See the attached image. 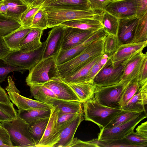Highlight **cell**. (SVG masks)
<instances>
[{
  "instance_id": "cell-37",
  "label": "cell",
  "mask_w": 147,
  "mask_h": 147,
  "mask_svg": "<svg viewBox=\"0 0 147 147\" xmlns=\"http://www.w3.org/2000/svg\"><path fill=\"white\" fill-rule=\"evenodd\" d=\"M140 113L122 109L120 113L104 128H112L124 123L132 119Z\"/></svg>"
},
{
  "instance_id": "cell-46",
  "label": "cell",
  "mask_w": 147,
  "mask_h": 147,
  "mask_svg": "<svg viewBox=\"0 0 147 147\" xmlns=\"http://www.w3.org/2000/svg\"><path fill=\"white\" fill-rule=\"evenodd\" d=\"M0 147H13L8 132L1 125L0 126Z\"/></svg>"
},
{
  "instance_id": "cell-58",
  "label": "cell",
  "mask_w": 147,
  "mask_h": 147,
  "mask_svg": "<svg viewBox=\"0 0 147 147\" xmlns=\"http://www.w3.org/2000/svg\"><path fill=\"white\" fill-rule=\"evenodd\" d=\"M1 125V123L0 122V126Z\"/></svg>"
},
{
  "instance_id": "cell-9",
  "label": "cell",
  "mask_w": 147,
  "mask_h": 147,
  "mask_svg": "<svg viewBox=\"0 0 147 147\" xmlns=\"http://www.w3.org/2000/svg\"><path fill=\"white\" fill-rule=\"evenodd\" d=\"M126 61L119 65H115L110 57L106 64L94 78L93 81L98 87L113 85L121 81V77Z\"/></svg>"
},
{
  "instance_id": "cell-54",
  "label": "cell",
  "mask_w": 147,
  "mask_h": 147,
  "mask_svg": "<svg viewBox=\"0 0 147 147\" xmlns=\"http://www.w3.org/2000/svg\"><path fill=\"white\" fill-rule=\"evenodd\" d=\"M0 102L8 104L11 102L5 91L0 85Z\"/></svg>"
},
{
  "instance_id": "cell-39",
  "label": "cell",
  "mask_w": 147,
  "mask_h": 147,
  "mask_svg": "<svg viewBox=\"0 0 147 147\" xmlns=\"http://www.w3.org/2000/svg\"><path fill=\"white\" fill-rule=\"evenodd\" d=\"M48 15L44 9L40 8L35 14L33 18L31 28H36L44 30L47 28Z\"/></svg>"
},
{
  "instance_id": "cell-4",
  "label": "cell",
  "mask_w": 147,
  "mask_h": 147,
  "mask_svg": "<svg viewBox=\"0 0 147 147\" xmlns=\"http://www.w3.org/2000/svg\"><path fill=\"white\" fill-rule=\"evenodd\" d=\"M1 125L8 132L13 147H36L29 131L30 125L18 116L14 119L1 123Z\"/></svg>"
},
{
  "instance_id": "cell-14",
  "label": "cell",
  "mask_w": 147,
  "mask_h": 147,
  "mask_svg": "<svg viewBox=\"0 0 147 147\" xmlns=\"http://www.w3.org/2000/svg\"><path fill=\"white\" fill-rule=\"evenodd\" d=\"M147 45V41L120 45L116 51L109 57L113 64L120 65L142 51Z\"/></svg>"
},
{
  "instance_id": "cell-33",
  "label": "cell",
  "mask_w": 147,
  "mask_h": 147,
  "mask_svg": "<svg viewBox=\"0 0 147 147\" xmlns=\"http://www.w3.org/2000/svg\"><path fill=\"white\" fill-rule=\"evenodd\" d=\"M102 55L93 59L70 76L63 79L68 84L86 81V78L92 67Z\"/></svg>"
},
{
  "instance_id": "cell-3",
  "label": "cell",
  "mask_w": 147,
  "mask_h": 147,
  "mask_svg": "<svg viewBox=\"0 0 147 147\" xmlns=\"http://www.w3.org/2000/svg\"><path fill=\"white\" fill-rule=\"evenodd\" d=\"M59 76L55 57H51L42 59L33 66L29 70L25 81L27 85L31 87L43 84Z\"/></svg>"
},
{
  "instance_id": "cell-38",
  "label": "cell",
  "mask_w": 147,
  "mask_h": 147,
  "mask_svg": "<svg viewBox=\"0 0 147 147\" xmlns=\"http://www.w3.org/2000/svg\"><path fill=\"white\" fill-rule=\"evenodd\" d=\"M18 116V113L12 103L5 104L0 102V123L14 119Z\"/></svg>"
},
{
  "instance_id": "cell-55",
  "label": "cell",
  "mask_w": 147,
  "mask_h": 147,
  "mask_svg": "<svg viewBox=\"0 0 147 147\" xmlns=\"http://www.w3.org/2000/svg\"><path fill=\"white\" fill-rule=\"evenodd\" d=\"M30 7L40 6L44 2L50 0H22Z\"/></svg>"
},
{
  "instance_id": "cell-7",
  "label": "cell",
  "mask_w": 147,
  "mask_h": 147,
  "mask_svg": "<svg viewBox=\"0 0 147 147\" xmlns=\"http://www.w3.org/2000/svg\"><path fill=\"white\" fill-rule=\"evenodd\" d=\"M130 82L121 81L113 85L100 87L96 86L94 98L98 103L103 105L121 108L119 106V103L126 86Z\"/></svg>"
},
{
  "instance_id": "cell-32",
  "label": "cell",
  "mask_w": 147,
  "mask_h": 147,
  "mask_svg": "<svg viewBox=\"0 0 147 147\" xmlns=\"http://www.w3.org/2000/svg\"><path fill=\"white\" fill-rule=\"evenodd\" d=\"M32 95L37 100L48 104L52 98H57L55 94L43 84L35 85L30 87ZM49 105V104H48Z\"/></svg>"
},
{
  "instance_id": "cell-11",
  "label": "cell",
  "mask_w": 147,
  "mask_h": 147,
  "mask_svg": "<svg viewBox=\"0 0 147 147\" xmlns=\"http://www.w3.org/2000/svg\"><path fill=\"white\" fill-rule=\"evenodd\" d=\"M59 111L57 106L51 109L49 120L43 135L36 147H53L59 141L62 130L57 127V120Z\"/></svg>"
},
{
  "instance_id": "cell-5",
  "label": "cell",
  "mask_w": 147,
  "mask_h": 147,
  "mask_svg": "<svg viewBox=\"0 0 147 147\" xmlns=\"http://www.w3.org/2000/svg\"><path fill=\"white\" fill-rule=\"evenodd\" d=\"M46 40L37 49L28 52L19 50L11 51L2 59L14 66L29 71L42 59Z\"/></svg>"
},
{
  "instance_id": "cell-17",
  "label": "cell",
  "mask_w": 147,
  "mask_h": 147,
  "mask_svg": "<svg viewBox=\"0 0 147 147\" xmlns=\"http://www.w3.org/2000/svg\"><path fill=\"white\" fill-rule=\"evenodd\" d=\"M43 84L52 91L57 98L80 102L69 84L59 76L53 78Z\"/></svg>"
},
{
  "instance_id": "cell-24",
  "label": "cell",
  "mask_w": 147,
  "mask_h": 147,
  "mask_svg": "<svg viewBox=\"0 0 147 147\" xmlns=\"http://www.w3.org/2000/svg\"><path fill=\"white\" fill-rule=\"evenodd\" d=\"M43 30L32 28L20 44L19 51L23 52H28L36 50L40 47L42 42L41 38Z\"/></svg>"
},
{
  "instance_id": "cell-6",
  "label": "cell",
  "mask_w": 147,
  "mask_h": 147,
  "mask_svg": "<svg viewBox=\"0 0 147 147\" xmlns=\"http://www.w3.org/2000/svg\"><path fill=\"white\" fill-rule=\"evenodd\" d=\"M48 15L47 28H52L66 21L85 18L100 20V13L93 10H53L46 11Z\"/></svg>"
},
{
  "instance_id": "cell-27",
  "label": "cell",
  "mask_w": 147,
  "mask_h": 147,
  "mask_svg": "<svg viewBox=\"0 0 147 147\" xmlns=\"http://www.w3.org/2000/svg\"><path fill=\"white\" fill-rule=\"evenodd\" d=\"M32 28H24L22 26L7 35L3 39L7 46L11 51L19 50L20 45Z\"/></svg>"
},
{
  "instance_id": "cell-16",
  "label": "cell",
  "mask_w": 147,
  "mask_h": 147,
  "mask_svg": "<svg viewBox=\"0 0 147 147\" xmlns=\"http://www.w3.org/2000/svg\"><path fill=\"white\" fill-rule=\"evenodd\" d=\"M40 7L45 11L53 10H92L88 0H50L44 2Z\"/></svg>"
},
{
  "instance_id": "cell-20",
  "label": "cell",
  "mask_w": 147,
  "mask_h": 147,
  "mask_svg": "<svg viewBox=\"0 0 147 147\" xmlns=\"http://www.w3.org/2000/svg\"><path fill=\"white\" fill-rule=\"evenodd\" d=\"M147 53L142 51L126 61L121 77V81L129 82L137 79Z\"/></svg>"
},
{
  "instance_id": "cell-18",
  "label": "cell",
  "mask_w": 147,
  "mask_h": 147,
  "mask_svg": "<svg viewBox=\"0 0 147 147\" xmlns=\"http://www.w3.org/2000/svg\"><path fill=\"white\" fill-rule=\"evenodd\" d=\"M64 27L60 25L55 26L48 32L42 55V59L56 57L61 49Z\"/></svg>"
},
{
  "instance_id": "cell-45",
  "label": "cell",
  "mask_w": 147,
  "mask_h": 147,
  "mask_svg": "<svg viewBox=\"0 0 147 147\" xmlns=\"http://www.w3.org/2000/svg\"><path fill=\"white\" fill-rule=\"evenodd\" d=\"M79 114L77 113H58L57 120L58 129L61 130L60 129L65 127Z\"/></svg>"
},
{
  "instance_id": "cell-15",
  "label": "cell",
  "mask_w": 147,
  "mask_h": 147,
  "mask_svg": "<svg viewBox=\"0 0 147 147\" xmlns=\"http://www.w3.org/2000/svg\"><path fill=\"white\" fill-rule=\"evenodd\" d=\"M94 32L73 27H64L61 50H66L82 43Z\"/></svg>"
},
{
  "instance_id": "cell-10",
  "label": "cell",
  "mask_w": 147,
  "mask_h": 147,
  "mask_svg": "<svg viewBox=\"0 0 147 147\" xmlns=\"http://www.w3.org/2000/svg\"><path fill=\"white\" fill-rule=\"evenodd\" d=\"M8 86L5 88L7 92L10 100L16 106L19 110H26L37 109L51 110L53 106L28 98L20 95L19 91L15 85L11 77L9 76L7 78Z\"/></svg>"
},
{
  "instance_id": "cell-31",
  "label": "cell",
  "mask_w": 147,
  "mask_h": 147,
  "mask_svg": "<svg viewBox=\"0 0 147 147\" xmlns=\"http://www.w3.org/2000/svg\"><path fill=\"white\" fill-rule=\"evenodd\" d=\"M100 20L105 32L109 34L117 36L119 19L105 10L100 13Z\"/></svg>"
},
{
  "instance_id": "cell-1",
  "label": "cell",
  "mask_w": 147,
  "mask_h": 147,
  "mask_svg": "<svg viewBox=\"0 0 147 147\" xmlns=\"http://www.w3.org/2000/svg\"><path fill=\"white\" fill-rule=\"evenodd\" d=\"M105 36L92 42L80 53L72 59L57 65L59 76L66 78L78 71L94 59L103 54Z\"/></svg>"
},
{
  "instance_id": "cell-42",
  "label": "cell",
  "mask_w": 147,
  "mask_h": 147,
  "mask_svg": "<svg viewBox=\"0 0 147 147\" xmlns=\"http://www.w3.org/2000/svg\"><path fill=\"white\" fill-rule=\"evenodd\" d=\"M24 68L11 65L0 58V83L4 81L9 74L14 71L23 73L26 71Z\"/></svg>"
},
{
  "instance_id": "cell-12",
  "label": "cell",
  "mask_w": 147,
  "mask_h": 147,
  "mask_svg": "<svg viewBox=\"0 0 147 147\" xmlns=\"http://www.w3.org/2000/svg\"><path fill=\"white\" fill-rule=\"evenodd\" d=\"M107 34L102 28L95 32L82 43L66 50H61L55 57L57 64H61L74 58L90 44L105 36Z\"/></svg>"
},
{
  "instance_id": "cell-41",
  "label": "cell",
  "mask_w": 147,
  "mask_h": 147,
  "mask_svg": "<svg viewBox=\"0 0 147 147\" xmlns=\"http://www.w3.org/2000/svg\"><path fill=\"white\" fill-rule=\"evenodd\" d=\"M119 45L117 36L107 34L104 40L103 53L110 57L116 51Z\"/></svg>"
},
{
  "instance_id": "cell-49",
  "label": "cell",
  "mask_w": 147,
  "mask_h": 147,
  "mask_svg": "<svg viewBox=\"0 0 147 147\" xmlns=\"http://www.w3.org/2000/svg\"><path fill=\"white\" fill-rule=\"evenodd\" d=\"M92 10L100 11L101 12L104 10L109 0H88Z\"/></svg>"
},
{
  "instance_id": "cell-47",
  "label": "cell",
  "mask_w": 147,
  "mask_h": 147,
  "mask_svg": "<svg viewBox=\"0 0 147 147\" xmlns=\"http://www.w3.org/2000/svg\"><path fill=\"white\" fill-rule=\"evenodd\" d=\"M96 139L91 140L83 141L78 139L77 138H74L69 147H98L96 142Z\"/></svg>"
},
{
  "instance_id": "cell-57",
  "label": "cell",
  "mask_w": 147,
  "mask_h": 147,
  "mask_svg": "<svg viewBox=\"0 0 147 147\" xmlns=\"http://www.w3.org/2000/svg\"><path fill=\"white\" fill-rule=\"evenodd\" d=\"M114 0H109V1H114Z\"/></svg>"
},
{
  "instance_id": "cell-51",
  "label": "cell",
  "mask_w": 147,
  "mask_h": 147,
  "mask_svg": "<svg viewBox=\"0 0 147 147\" xmlns=\"http://www.w3.org/2000/svg\"><path fill=\"white\" fill-rule=\"evenodd\" d=\"M147 12V0H137L136 16L138 18Z\"/></svg>"
},
{
  "instance_id": "cell-53",
  "label": "cell",
  "mask_w": 147,
  "mask_h": 147,
  "mask_svg": "<svg viewBox=\"0 0 147 147\" xmlns=\"http://www.w3.org/2000/svg\"><path fill=\"white\" fill-rule=\"evenodd\" d=\"M136 133L145 138H147V122L142 123L136 129Z\"/></svg>"
},
{
  "instance_id": "cell-48",
  "label": "cell",
  "mask_w": 147,
  "mask_h": 147,
  "mask_svg": "<svg viewBox=\"0 0 147 147\" xmlns=\"http://www.w3.org/2000/svg\"><path fill=\"white\" fill-rule=\"evenodd\" d=\"M137 80L140 87L147 83V57L144 60Z\"/></svg>"
},
{
  "instance_id": "cell-2",
  "label": "cell",
  "mask_w": 147,
  "mask_h": 147,
  "mask_svg": "<svg viewBox=\"0 0 147 147\" xmlns=\"http://www.w3.org/2000/svg\"><path fill=\"white\" fill-rule=\"evenodd\" d=\"M85 120L97 125L100 129L105 128L120 112V108L110 107L98 103L94 97L83 102Z\"/></svg>"
},
{
  "instance_id": "cell-19",
  "label": "cell",
  "mask_w": 147,
  "mask_h": 147,
  "mask_svg": "<svg viewBox=\"0 0 147 147\" xmlns=\"http://www.w3.org/2000/svg\"><path fill=\"white\" fill-rule=\"evenodd\" d=\"M139 19L136 16L119 19L117 37L119 45L132 42Z\"/></svg>"
},
{
  "instance_id": "cell-28",
  "label": "cell",
  "mask_w": 147,
  "mask_h": 147,
  "mask_svg": "<svg viewBox=\"0 0 147 147\" xmlns=\"http://www.w3.org/2000/svg\"><path fill=\"white\" fill-rule=\"evenodd\" d=\"M51 110L32 109L19 110L18 116L29 125L34 124L40 119L49 117Z\"/></svg>"
},
{
  "instance_id": "cell-29",
  "label": "cell",
  "mask_w": 147,
  "mask_h": 147,
  "mask_svg": "<svg viewBox=\"0 0 147 147\" xmlns=\"http://www.w3.org/2000/svg\"><path fill=\"white\" fill-rule=\"evenodd\" d=\"M0 3L5 5L7 9L6 15L20 21L22 14L29 7L22 0H1Z\"/></svg>"
},
{
  "instance_id": "cell-36",
  "label": "cell",
  "mask_w": 147,
  "mask_h": 147,
  "mask_svg": "<svg viewBox=\"0 0 147 147\" xmlns=\"http://www.w3.org/2000/svg\"><path fill=\"white\" fill-rule=\"evenodd\" d=\"M140 88L138 80L134 78L126 86L119 103L121 109L139 91Z\"/></svg>"
},
{
  "instance_id": "cell-21",
  "label": "cell",
  "mask_w": 147,
  "mask_h": 147,
  "mask_svg": "<svg viewBox=\"0 0 147 147\" xmlns=\"http://www.w3.org/2000/svg\"><path fill=\"white\" fill-rule=\"evenodd\" d=\"M84 113L79 114L62 129L60 139L53 147H69L75 132L81 123L84 119Z\"/></svg>"
},
{
  "instance_id": "cell-50",
  "label": "cell",
  "mask_w": 147,
  "mask_h": 147,
  "mask_svg": "<svg viewBox=\"0 0 147 147\" xmlns=\"http://www.w3.org/2000/svg\"><path fill=\"white\" fill-rule=\"evenodd\" d=\"M101 57L92 67L86 78V81H93L95 76L104 66L100 61Z\"/></svg>"
},
{
  "instance_id": "cell-13",
  "label": "cell",
  "mask_w": 147,
  "mask_h": 147,
  "mask_svg": "<svg viewBox=\"0 0 147 147\" xmlns=\"http://www.w3.org/2000/svg\"><path fill=\"white\" fill-rule=\"evenodd\" d=\"M137 0L109 1L105 10L118 19L136 16Z\"/></svg>"
},
{
  "instance_id": "cell-23",
  "label": "cell",
  "mask_w": 147,
  "mask_h": 147,
  "mask_svg": "<svg viewBox=\"0 0 147 147\" xmlns=\"http://www.w3.org/2000/svg\"><path fill=\"white\" fill-rule=\"evenodd\" d=\"M68 84L82 103L94 97L97 87L92 80Z\"/></svg>"
},
{
  "instance_id": "cell-44",
  "label": "cell",
  "mask_w": 147,
  "mask_h": 147,
  "mask_svg": "<svg viewBox=\"0 0 147 147\" xmlns=\"http://www.w3.org/2000/svg\"><path fill=\"white\" fill-rule=\"evenodd\" d=\"M124 138L130 143L138 147H147V138L138 134L134 131Z\"/></svg>"
},
{
  "instance_id": "cell-34",
  "label": "cell",
  "mask_w": 147,
  "mask_h": 147,
  "mask_svg": "<svg viewBox=\"0 0 147 147\" xmlns=\"http://www.w3.org/2000/svg\"><path fill=\"white\" fill-rule=\"evenodd\" d=\"M49 117L40 119L33 124L29 125V131L36 145L39 142L43 135Z\"/></svg>"
},
{
  "instance_id": "cell-56",
  "label": "cell",
  "mask_w": 147,
  "mask_h": 147,
  "mask_svg": "<svg viewBox=\"0 0 147 147\" xmlns=\"http://www.w3.org/2000/svg\"><path fill=\"white\" fill-rule=\"evenodd\" d=\"M7 9L5 5L2 3H0V13L6 15Z\"/></svg>"
},
{
  "instance_id": "cell-43",
  "label": "cell",
  "mask_w": 147,
  "mask_h": 147,
  "mask_svg": "<svg viewBox=\"0 0 147 147\" xmlns=\"http://www.w3.org/2000/svg\"><path fill=\"white\" fill-rule=\"evenodd\" d=\"M40 6L29 7L22 14L20 18L22 26L24 28L30 27L34 17Z\"/></svg>"
},
{
  "instance_id": "cell-22",
  "label": "cell",
  "mask_w": 147,
  "mask_h": 147,
  "mask_svg": "<svg viewBox=\"0 0 147 147\" xmlns=\"http://www.w3.org/2000/svg\"><path fill=\"white\" fill-rule=\"evenodd\" d=\"M147 104V83L141 86L136 94L122 107V109L138 113L146 111Z\"/></svg>"
},
{
  "instance_id": "cell-52",
  "label": "cell",
  "mask_w": 147,
  "mask_h": 147,
  "mask_svg": "<svg viewBox=\"0 0 147 147\" xmlns=\"http://www.w3.org/2000/svg\"><path fill=\"white\" fill-rule=\"evenodd\" d=\"M11 51L6 45L3 38L0 35V58L3 59Z\"/></svg>"
},
{
  "instance_id": "cell-25",
  "label": "cell",
  "mask_w": 147,
  "mask_h": 147,
  "mask_svg": "<svg viewBox=\"0 0 147 147\" xmlns=\"http://www.w3.org/2000/svg\"><path fill=\"white\" fill-rule=\"evenodd\" d=\"M59 25L63 27H73L94 32L103 28L100 20L96 19H81L67 21Z\"/></svg>"
},
{
  "instance_id": "cell-26",
  "label": "cell",
  "mask_w": 147,
  "mask_h": 147,
  "mask_svg": "<svg viewBox=\"0 0 147 147\" xmlns=\"http://www.w3.org/2000/svg\"><path fill=\"white\" fill-rule=\"evenodd\" d=\"M82 104V102L79 101L52 98L50 100L48 104L53 106L57 107L59 113H77L81 114L84 113Z\"/></svg>"
},
{
  "instance_id": "cell-30",
  "label": "cell",
  "mask_w": 147,
  "mask_h": 147,
  "mask_svg": "<svg viewBox=\"0 0 147 147\" xmlns=\"http://www.w3.org/2000/svg\"><path fill=\"white\" fill-rule=\"evenodd\" d=\"M21 27L22 25L20 20L0 13V35L3 37Z\"/></svg>"
},
{
  "instance_id": "cell-40",
  "label": "cell",
  "mask_w": 147,
  "mask_h": 147,
  "mask_svg": "<svg viewBox=\"0 0 147 147\" xmlns=\"http://www.w3.org/2000/svg\"><path fill=\"white\" fill-rule=\"evenodd\" d=\"M96 143L98 147H138L130 143L125 138L107 140H101L96 139Z\"/></svg>"
},
{
  "instance_id": "cell-8",
  "label": "cell",
  "mask_w": 147,
  "mask_h": 147,
  "mask_svg": "<svg viewBox=\"0 0 147 147\" xmlns=\"http://www.w3.org/2000/svg\"><path fill=\"white\" fill-rule=\"evenodd\" d=\"M146 111L141 113L132 119L124 123L112 128L100 129L98 134V140H107L121 139L134 131L136 125L147 117Z\"/></svg>"
},
{
  "instance_id": "cell-35",
  "label": "cell",
  "mask_w": 147,
  "mask_h": 147,
  "mask_svg": "<svg viewBox=\"0 0 147 147\" xmlns=\"http://www.w3.org/2000/svg\"><path fill=\"white\" fill-rule=\"evenodd\" d=\"M147 41V12L139 18L131 42Z\"/></svg>"
}]
</instances>
